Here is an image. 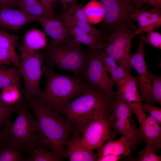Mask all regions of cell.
Instances as JSON below:
<instances>
[{
    "instance_id": "cell-16",
    "label": "cell",
    "mask_w": 161,
    "mask_h": 161,
    "mask_svg": "<svg viewBox=\"0 0 161 161\" xmlns=\"http://www.w3.org/2000/svg\"><path fill=\"white\" fill-rule=\"evenodd\" d=\"M58 18L64 23L66 30L65 39L75 43L83 44L97 49H102L108 44L98 41L92 36L72 23L63 13Z\"/></svg>"
},
{
    "instance_id": "cell-26",
    "label": "cell",
    "mask_w": 161,
    "mask_h": 161,
    "mask_svg": "<svg viewBox=\"0 0 161 161\" xmlns=\"http://www.w3.org/2000/svg\"><path fill=\"white\" fill-rule=\"evenodd\" d=\"M83 11L88 22L93 24L101 22L104 19V11L99 1L92 0L83 7Z\"/></svg>"
},
{
    "instance_id": "cell-40",
    "label": "cell",
    "mask_w": 161,
    "mask_h": 161,
    "mask_svg": "<svg viewBox=\"0 0 161 161\" xmlns=\"http://www.w3.org/2000/svg\"><path fill=\"white\" fill-rule=\"evenodd\" d=\"M121 156H117L111 154L99 157L97 161H117L120 159Z\"/></svg>"
},
{
    "instance_id": "cell-1",
    "label": "cell",
    "mask_w": 161,
    "mask_h": 161,
    "mask_svg": "<svg viewBox=\"0 0 161 161\" xmlns=\"http://www.w3.org/2000/svg\"><path fill=\"white\" fill-rule=\"evenodd\" d=\"M38 123L36 144L51 151L59 161L66 157V144L74 129L62 114L50 109L34 97L27 100Z\"/></svg>"
},
{
    "instance_id": "cell-38",
    "label": "cell",
    "mask_w": 161,
    "mask_h": 161,
    "mask_svg": "<svg viewBox=\"0 0 161 161\" xmlns=\"http://www.w3.org/2000/svg\"><path fill=\"white\" fill-rule=\"evenodd\" d=\"M139 7L144 4H148L154 8L161 7V0H131Z\"/></svg>"
},
{
    "instance_id": "cell-24",
    "label": "cell",
    "mask_w": 161,
    "mask_h": 161,
    "mask_svg": "<svg viewBox=\"0 0 161 161\" xmlns=\"http://www.w3.org/2000/svg\"><path fill=\"white\" fill-rule=\"evenodd\" d=\"M117 91L122 95L127 102L137 103L141 106L143 104L138 90L137 77L129 75L126 82L118 86Z\"/></svg>"
},
{
    "instance_id": "cell-41",
    "label": "cell",
    "mask_w": 161,
    "mask_h": 161,
    "mask_svg": "<svg viewBox=\"0 0 161 161\" xmlns=\"http://www.w3.org/2000/svg\"><path fill=\"white\" fill-rule=\"evenodd\" d=\"M42 1L51 4L56 6L59 2V0H40Z\"/></svg>"
},
{
    "instance_id": "cell-8",
    "label": "cell",
    "mask_w": 161,
    "mask_h": 161,
    "mask_svg": "<svg viewBox=\"0 0 161 161\" xmlns=\"http://www.w3.org/2000/svg\"><path fill=\"white\" fill-rule=\"evenodd\" d=\"M87 52V64L83 72L78 76L106 95L115 97V92L112 89L114 82L110 77L108 72L100 59L97 49L88 47Z\"/></svg>"
},
{
    "instance_id": "cell-31",
    "label": "cell",
    "mask_w": 161,
    "mask_h": 161,
    "mask_svg": "<svg viewBox=\"0 0 161 161\" xmlns=\"http://www.w3.org/2000/svg\"><path fill=\"white\" fill-rule=\"evenodd\" d=\"M20 38L18 36L0 31V48L16 52L15 47L17 44L18 40Z\"/></svg>"
},
{
    "instance_id": "cell-22",
    "label": "cell",
    "mask_w": 161,
    "mask_h": 161,
    "mask_svg": "<svg viewBox=\"0 0 161 161\" xmlns=\"http://www.w3.org/2000/svg\"><path fill=\"white\" fill-rule=\"evenodd\" d=\"M53 17H40L37 21L41 24L46 33L58 43L65 39L66 30L64 22L59 18Z\"/></svg>"
},
{
    "instance_id": "cell-17",
    "label": "cell",
    "mask_w": 161,
    "mask_h": 161,
    "mask_svg": "<svg viewBox=\"0 0 161 161\" xmlns=\"http://www.w3.org/2000/svg\"><path fill=\"white\" fill-rule=\"evenodd\" d=\"M72 135L66 144V157H69L71 161H97L99 157L97 154L81 143V133L74 130Z\"/></svg>"
},
{
    "instance_id": "cell-14",
    "label": "cell",
    "mask_w": 161,
    "mask_h": 161,
    "mask_svg": "<svg viewBox=\"0 0 161 161\" xmlns=\"http://www.w3.org/2000/svg\"><path fill=\"white\" fill-rule=\"evenodd\" d=\"M144 47L142 36L137 50L131 57L130 64L137 73L138 88L140 91V97L142 100L151 104V73L147 70V66L144 59L146 54L144 51Z\"/></svg>"
},
{
    "instance_id": "cell-39",
    "label": "cell",
    "mask_w": 161,
    "mask_h": 161,
    "mask_svg": "<svg viewBox=\"0 0 161 161\" xmlns=\"http://www.w3.org/2000/svg\"><path fill=\"white\" fill-rule=\"evenodd\" d=\"M19 0H0V9L10 8L17 7Z\"/></svg>"
},
{
    "instance_id": "cell-19",
    "label": "cell",
    "mask_w": 161,
    "mask_h": 161,
    "mask_svg": "<svg viewBox=\"0 0 161 161\" xmlns=\"http://www.w3.org/2000/svg\"><path fill=\"white\" fill-rule=\"evenodd\" d=\"M37 19L20 8L0 9V27L16 30Z\"/></svg>"
},
{
    "instance_id": "cell-20",
    "label": "cell",
    "mask_w": 161,
    "mask_h": 161,
    "mask_svg": "<svg viewBox=\"0 0 161 161\" xmlns=\"http://www.w3.org/2000/svg\"><path fill=\"white\" fill-rule=\"evenodd\" d=\"M23 41L22 45L18 46L20 58L45 48L47 43L45 34L35 29H31L26 33Z\"/></svg>"
},
{
    "instance_id": "cell-2",
    "label": "cell",
    "mask_w": 161,
    "mask_h": 161,
    "mask_svg": "<svg viewBox=\"0 0 161 161\" xmlns=\"http://www.w3.org/2000/svg\"><path fill=\"white\" fill-rule=\"evenodd\" d=\"M44 88L37 98L48 108L62 114L66 105L75 98L92 87L79 76L58 73L53 68L44 65Z\"/></svg>"
},
{
    "instance_id": "cell-28",
    "label": "cell",
    "mask_w": 161,
    "mask_h": 161,
    "mask_svg": "<svg viewBox=\"0 0 161 161\" xmlns=\"http://www.w3.org/2000/svg\"><path fill=\"white\" fill-rule=\"evenodd\" d=\"M21 93L17 86H10L0 92V97L5 103L12 105H17L21 101Z\"/></svg>"
},
{
    "instance_id": "cell-27",
    "label": "cell",
    "mask_w": 161,
    "mask_h": 161,
    "mask_svg": "<svg viewBox=\"0 0 161 161\" xmlns=\"http://www.w3.org/2000/svg\"><path fill=\"white\" fill-rule=\"evenodd\" d=\"M27 152V156L21 161H58L51 151L37 144Z\"/></svg>"
},
{
    "instance_id": "cell-37",
    "label": "cell",
    "mask_w": 161,
    "mask_h": 161,
    "mask_svg": "<svg viewBox=\"0 0 161 161\" xmlns=\"http://www.w3.org/2000/svg\"><path fill=\"white\" fill-rule=\"evenodd\" d=\"M116 81L115 83L118 86L123 84L126 81L129 75L120 66H117L116 68Z\"/></svg>"
},
{
    "instance_id": "cell-4",
    "label": "cell",
    "mask_w": 161,
    "mask_h": 161,
    "mask_svg": "<svg viewBox=\"0 0 161 161\" xmlns=\"http://www.w3.org/2000/svg\"><path fill=\"white\" fill-rule=\"evenodd\" d=\"M44 52L46 65L71 72L75 76L82 74L87 62V51L82 49L81 44L65 39L48 42Z\"/></svg>"
},
{
    "instance_id": "cell-9",
    "label": "cell",
    "mask_w": 161,
    "mask_h": 161,
    "mask_svg": "<svg viewBox=\"0 0 161 161\" xmlns=\"http://www.w3.org/2000/svg\"><path fill=\"white\" fill-rule=\"evenodd\" d=\"M104 11L103 25L110 34L118 27H132V14L140 9L131 0H98Z\"/></svg>"
},
{
    "instance_id": "cell-42",
    "label": "cell",
    "mask_w": 161,
    "mask_h": 161,
    "mask_svg": "<svg viewBox=\"0 0 161 161\" xmlns=\"http://www.w3.org/2000/svg\"><path fill=\"white\" fill-rule=\"evenodd\" d=\"M62 6V12H66L68 8L66 5V0H59Z\"/></svg>"
},
{
    "instance_id": "cell-36",
    "label": "cell",
    "mask_w": 161,
    "mask_h": 161,
    "mask_svg": "<svg viewBox=\"0 0 161 161\" xmlns=\"http://www.w3.org/2000/svg\"><path fill=\"white\" fill-rule=\"evenodd\" d=\"M102 49H97L99 57L104 66L116 67L118 66L116 60L108 55Z\"/></svg>"
},
{
    "instance_id": "cell-23",
    "label": "cell",
    "mask_w": 161,
    "mask_h": 161,
    "mask_svg": "<svg viewBox=\"0 0 161 161\" xmlns=\"http://www.w3.org/2000/svg\"><path fill=\"white\" fill-rule=\"evenodd\" d=\"M0 64V91L10 86H17L22 94L24 93L19 68L14 66L9 67Z\"/></svg>"
},
{
    "instance_id": "cell-15",
    "label": "cell",
    "mask_w": 161,
    "mask_h": 161,
    "mask_svg": "<svg viewBox=\"0 0 161 161\" xmlns=\"http://www.w3.org/2000/svg\"><path fill=\"white\" fill-rule=\"evenodd\" d=\"M66 12H62L72 23L95 38L98 41L104 42L107 37L93 27L87 20L85 15L82 4L76 1L70 4Z\"/></svg>"
},
{
    "instance_id": "cell-29",
    "label": "cell",
    "mask_w": 161,
    "mask_h": 161,
    "mask_svg": "<svg viewBox=\"0 0 161 161\" xmlns=\"http://www.w3.org/2000/svg\"><path fill=\"white\" fill-rule=\"evenodd\" d=\"M18 104L14 105L7 104L0 97V129L2 130L6 125L12 121L11 116L15 112Z\"/></svg>"
},
{
    "instance_id": "cell-3",
    "label": "cell",
    "mask_w": 161,
    "mask_h": 161,
    "mask_svg": "<svg viewBox=\"0 0 161 161\" xmlns=\"http://www.w3.org/2000/svg\"><path fill=\"white\" fill-rule=\"evenodd\" d=\"M115 98L92 86L69 102L62 114L74 130L81 133L86 125L99 116L111 114Z\"/></svg>"
},
{
    "instance_id": "cell-34",
    "label": "cell",
    "mask_w": 161,
    "mask_h": 161,
    "mask_svg": "<svg viewBox=\"0 0 161 161\" xmlns=\"http://www.w3.org/2000/svg\"><path fill=\"white\" fill-rule=\"evenodd\" d=\"M142 34L144 43L157 48L161 49V34L160 33L152 31L148 32L145 36Z\"/></svg>"
},
{
    "instance_id": "cell-13",
    "label": "cell",
    "mask_w": 161,
    "mask_h": 161,
    "mask_svg": "<svg viewBox=\"0 0 161 161\" xmlns=\"http://www.w3.org/2000/svg\"><path fill=\"white\" fill-rule=\"evenodd\" d=\"M144 140L140 129H137L132 133L122 136L117 140H110L98 147V157L111 154L126 156L138 146Z\"/></svg>"
},
{
    "instance_id": "cell-33",
    "label": "cell",
    "mask_w": 161,
    "mask_h": 161,
    "mask_svg": "<svg viewBox=\"0 0 161 161\" xmlns=\"http://www.w3.org/2000/svg\"><path fill=\"white\" fill-rule=\"evenodd\" d=\"M139 161H160L161 157L157 155L149 146L146 145L145 148L138 154Z\"/></svg>"
},
{
    "instance_id": "cell-25",
    "label": "cell",
    "mask_w": 161,
    "mask_h": 161,
    "mask_svg": "<svg viewBox=\"0 0 161 161\" xmlns=\"http://www.w3.org/2000/svg\"><path fill=\"white\" fill-rule=\"evenodd\" d=\"M23 150L14 141L5 139L0 146V161H21Z\"/></svg>"
},
{
    "instance_id": "cell-5",
    "label": "cell",
    "mask_w": 161,
    "mask_h": 161,
    "mask_svg": "<svg viewBox=\"0 0 161 161\" xmlns=\"http://www.w3.org/2000/svg\"><path fill=\"white\" fill-rule=\"evenodd\" d=\"M27 102L21 101L15 112L17 117L2 129L5 139L16 143L23 150L27 152L36 144L38 123L32 116Z\"/></svg>"
},
{
    "instance_id": "cell-30",
    "label": "cell",
    "mask_w": 161,
    "mask_h": 161,
    "mask_svg": "<svg viewBox=\"0 0 161 161\" xmlns=\"http://www.w3.org/2000/svg\"><path fill=\"white\" fill-rule=\"evenodd\" d=\"M151 92V104L157 103L161 105V77L152 73Z\"/></svg>"
},
{
    "instance_id": "cell-43",
    "label": "cell",
    "mask_w": 161,
    "mask_h": 161,
    "mask_svg": "<svg viewBox=\"0 0 161 161\" xmlns=\"http://www.w3.org/2000/svg\"><path fill=\"white\" fill-rule=\"evenodd\" d=\"M4 140L5 138L4 136L3 132L2 130L0 129V146Z\"/></svg>"
},
{
    "instance_id": "cell-32",
    "label": "cell",
    "mask_w": 161,
    "mask_h": 161,
    "mask_svg": "<svg viewBox=\"0 0 161 161\" xmlns=\"http://www.w3.org/2000/svg\"><path fill=\"white\" fill-rule=\"evenodd\" d=\"M20 59L16 52L0 48V64L18 66Z\"/></svg>"
},
{
    "instance_id": "cell-11",
    "label": "cell",
    "mask_w": 161,
    "mask_h": 161,
    "mask_svg": "<svg viewBox=\"0 0 161 161\" xmlns=\"http://www.w3.org/2000/svg\"><path fill=\"white\" fill-rule=\"evenodd\" d=\"M115 98L109 115L110 127L122 136L130 134L137 128L132 119V109L122 95L115 92Z\"/></svg>"
},
{
    "instance_id": "cell-18",
    "label": "cell",
    "mask_w": 161,
    "mask_h": 161,
    "mask_svg": "<svg viewBox=\"0 0 161 161\" xmlns=\"http://www.w3.org/2000/svg\"><path fill=\"white\" fill-rule=\"evenodd\" d=\"M132 20L138 22L140 27L136 30L134 35L149 32L160 27L161 26L160 8H154L151 10L139 9L133 13Z\"/></svg>"
},
{
    "instance_id": "cell-44",
    "label": "cell",
    "mask_w": 161,
    "mask_h": 161,
    "mask_svg": "<svg viewBox=\"0 0 161 161\" xmlns=\"http://www.w3.org/2000/svg\"><path fill=\"white\" fill-rule=\"evenodd\" d=\"M76 1V0H66V6L68 7V5L70 4L73 1Z\"/></svg>"
},
{
    "instance_id": "cell-21",
    "label": "cell",
    "mask_w": 161,
    "mask_h": 161,
    "mask_svg": "<svg viewBox=\"0 0 161 161\" xmlns=\"http://www.w3.org/2000/svg\"><path fill=\"white\" fill-rule=\"evenodd\" d=\"M55 6L40 0H19L17 5L19 8L38 19L42 17L55 16Z\"/></svg>"
},
{
    "instance_id": "cell-7",
    "label": "cell",
    "mask_w": 161,
    "mask_h": 161,
    "mask_svg": "<svg viewBox=\"0 0 161 161\" xmlns=\"http://www.w3.org/2000/svg\"><path fill=\"white\" fill-rule=\"evenodd\" d=\"M131 26L123 25L118 27L107 37L109 42L103 48L104 51L118 63L119 66L128 74L131 73L130 61L132 41L135 35Z\"/></svg>"
},
{
    "instance_id": "cell-35",
    "label": "cell",
    "mask_w": 161,
    "mask_h": 161,
    "mask_svg": "<svg viewBox=\"0 0 161 161\" xmlns=\"http://www.w3.org/2000/svg\"><path fill=\"white\" fill-rule=\"evenodd\" d=\"M143 111L145 113H148L150 116L161 124V109L149 103L143 104L141 106Z\"/></svg>"
},
{
    "instance_id": "cell-12",
    "label": "cell",
    "mask_w": 161,
    "mask_h": 161,
    "mask_svg": "<svg viewBox=\"0 0 161 161\" xmlns=\"http://www.w3.org/2000/svg\"><path fill=\"white\" fill-rule=\"evenodd\" d=\"M139 121L140 129L146 145L150 146L156 153L161 148V128L160 125L150 115L142 110L137 103L128 102Z\"/></svg>"
},
{
    "instance_id": "cell-10",
    "label": "cell",
    "mask_w": 161,
    "mask_h": 161,
    "mask_svg": "<svg viewBox=\"0 0 161 161\" xmlns=\"http://www.w3.org/2000/svg\"><path fill=\"white\" fill-rule=\"evenodd\" d=\"M109 115H102L83 128L80 140L83 145L93 150L116 137V132L110 127Z\"/></svg>"
},
{
    "instance_id": "cell-6",
    "label": "cell",
    "mask_w": 161,
    "mask_h": 161,
    "mask_svg": "<svg viewBox=\"0 0 161 161\" xmlns=\"http://www.w3.org/2000/svg\"><path fill=\"white\" fill-rule=\"evenodd\" d=\"M20 59L18 67L24 80L23 95L27 100L38 97L42 91L40 81L43 76L44 53L36 51Z\"/></svg>"
}]
</instances>
